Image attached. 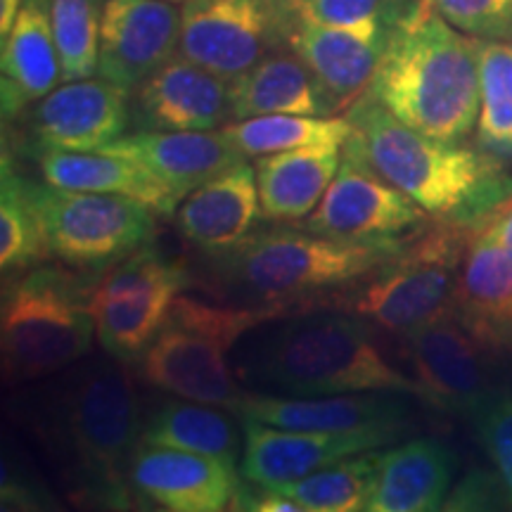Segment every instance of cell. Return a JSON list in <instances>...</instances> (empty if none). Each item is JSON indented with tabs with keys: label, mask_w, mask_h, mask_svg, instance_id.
Returning <instances> with one entry per match:
<instances>
[{
	"label": "cell",
	"mask_w": 512,
	"mask_h": 512,
	"mask_svg": "<svg viewBox=\"0 0 512 512\" xmlns=\"http://www.w3.org/2000/svg\"><path fill=\"white\" fill-rule=\"evenodd\" d=\"M15 413L46 446L81 501L128 508L131 460L143 441V408L124 363L88 354L38 380Z\"/></svg>",
	"instance_id": "6da1fadb"
},
{
	"label": "cell",
	"mask_w": 512,
	"mask_h": 512,
	"mask_svg": "<svg viewBox=\"0 0 512 512\" xmlns=\"http://www.w3.org/2000/svg\"><path fill=\"white\" fill-rule=\"evenodd\" d=\"M242 387L273 396L394 392L420 387L377 347L366 320L330 306L297 309L256 325L233 349Z\"/></svg>",
	"instance_id": "7a4b0ae2"
},
{
	"label": "cell",
	"mask_w": 512,
	"mask_h": 512,
	"mask_svg": "<svg viewBox=\"0 0 512 512\" xmlns=\"http://www.w3.org/2000/svg\"><path fill=\"white\" fill-rule=\"evenodd\" d=\"M347 117L370 164L432 221L479 228L512 197V164L484 147L425 136L368 93L351 102Z\"/></svg>",
	"instance_id": "3957f363"
},
{
	"label": "cell",
	"mask_w": 512,
	"mask_h": 512,
	"mask_svg": "<svg viewBox=\"0 0 512 512\" xmlns=\"http://www.w3.org/2000/svg\"><path fill=\"white\" fill-rule=\"evenodd\" d=\"M366 93L415 131L460 143L479 119L477 38L420 0L389 36Z\"/></svg>",
	"instance_id": "277c9868"
},
{
	"label": "cell",
	"mask_w": 512,
	"mask_h": 512,
	"mask_svg": "<svg viewBox=\"0 0 512 512\" xmlns=\"http://www.w3.org/2000/svg\"><path fill=\"white\" fill-rule=\"evenodd\" d=\"M403 245L339 240L306 228H275L266 233L256 230L226 252L202 256L211 290L221 292L230 304L297 309L363 278Z\"/></svg>",
	"instance_id": "5b68a950"
},
{
	"label": "cell",
	"mask_w": 512,
	"mask_h": 512,
	"mask_svg": "<svg viewBox=\"0 0 512 512\" xmlns=\"http://www.w3.org/2000/svg\"><path fill=\"white\" fill-rule=\"evenodd\" d=\"M287 311L290 306L214 304L178 294L140 356V377L159 392L238 413L247 392L233 370L235 344L256 325Z\"/></svg>",
	"instance_id": "8992f818"
},
{
	"label": "cell",
	"mask_w": 512,
	"mask_h": 512,
	"mask_svg": "<svg viewBox=\"0 0 512 512\" xmlns=\"http://www.w3.org/2000/svg\"><path fill=\"white\" fill-rule=\"evenodd\" d=\"M98 278L62 266L5 275L0 358L5 384H34L91 354V290Z\"/></svg>",
	"instance_id": "52a82bcc"
},
{
	"label": "cell",
	"mask_w": 512,
	"mask_h": 512,
	"mask_svg": "<svg viewBox=\"0 0 512 512\" xmlns=\"http://www.w3.org/2000/svg\"><path fill=\"white\" fill-rule=\"evenodd\" d=\"M475 230L434 221L363 278L302 306H330L375 330L411 335L453 309Z\"/></svg>",
	"instance_id": "ba28073f"
},
{
	"label": "cell",
	"mask_w": 512,
	"mask_h": 512,
	"mask_svg": "<svg viewBox=\"0 0 512 512\" xmlns=\"http://www.w3.org/2000/svg\"><path fill=\"white\" fill-rule=\"evenodd\" d=\"M50 254L64 266L98 278L136 249L155 242V211L119 195L34 183Z\"/></svg>",
	"instance_id": "9c48e42d"
},
{
	"label": "cell",
	"mask_w": 512,
	"mask_h": 512,
	"mask_svg": "<svg viewBox=\"0 0 512 512\" xmlns=\"http://www.w3.org/2000/svg\"><path fill=\"white\" fill-rule=\"evenodd\" d=\"M195 283L183 261L145 245L107 268L93 283L95 337L105 354L138 363L162 328L178 294Z\"/></svg>",
	"instance_id": "30bf717a"
},
{
	"label": "cell",
	"mask_w": 512,
	"mask_h": 512,
	"mask_svg": "<svg viewBox=\"0 0 512 512\" xmlns=\"http://www.w3.org/2000/svg\"><path fill=\"white\" fill-rule=\"evenodd\" d=\"M427 226L430 214L370 164L358 131L342 147L335 181L304 221L311 233L377 245H403Z\"/></svg>",
	"instance_id": "8fae6325"
},
{
	"label": "cell",
	"mask_w": 512,
	"mask_h": 512,
	"mask_svg": "<svg viewBox=\"0 0 512 512\" xmlns=\"http://www.w3.org/2000/svg\"><path fill=\"white\" fill-rule=\"evenodd\" d=\"M285 48L273 0H185L178 53L235 81L271 50Z\"/></svg>",
	"instance_id": "7c38bea8"
},
{
	"label": "cell",
	"mask_w": 512,
	"mask_h": 512,
	"mask_svg": "<svg viewBox=\"0 0 512 512\" xmlns=\"http://www.w3.org/2000/svg\"><path fill=\"white\" fill-rule=\"evenodd\" d=\"M401 339L420 399L430 406L470 418L494 392L486 366L489 354L463 328L453 309Z\"/></svg>",
	"instance_id": "4fadbf2b"
},
{
	"label": "cell",
	"mask_w": 512,
	"mask_h": 512,
	"mask_svg": "<svg viewBox=\"0 0 512 512\" xmlns=\"http://www.w3.org/2000/svg\"><path fill=\"white\" fill-rule=\"evenodd\" d=\"M131 91L105 79L67 81L27 117V152H100L131 126Z\"/></svg>",
	"instance_id": "5bb4252c"
},
{
	"label": "cell",
	"mask_w": 512,
	"mask_h": 512,
	"mask_svg": "<svg viewBox=\"0 0 512 512\" xmlns=\"http://www.w3.org/2000/svg\"><path fill=\"white\" fill-rule=\"evenodd\" d=\"M242 420L240 477L252 486H278L304 479L337 460L375 451L399 437L401 430H283L252 418Z\"/></svg>",
	"instance_id": "9a60e30c"
},
{
	"label": "cell",
	"mask_w": 512,
	"mask_h": 512,
	"mask_svg": "<svg viewBox=\"0 0 512 512\" xmlns=\"http://www.w3.org/2000/svg\"><path fill=\"white\" fill-rule=\"evenodd\" d=\"M181 10L171 0H105L98 76L136 91L178 55Z\"/></svg>",
	"instance_id": "2e32d148"
},
{
	"label": "cell",
	"mask_w": 512,
	"mask_h": 512,
	"mask_svg": "<svg viewBox=\"0 0 512 512\" xmlns=\"http://www.w3.org/2000/svg\"><path fill=\"white\" fill-rule=\"evenodd\" d=\"M230 121V83L181 53L131 95V124L140 131H214Z\"/></svg>",
	"instance_id": "e0dca14e"
},
{
	"label": "cell",
	"mask_w": 512,
	"mask_h": 512,
	"mask_svg": "<svg viewBox=\"0 0 512 512\" xmlns=\"http://www.w3.org/2000/svg\"><path fill=\"white\" fill-rule=\"evenodd\" d=\"M131 489L169 512H219L240 489L238 467L202 453L140 444L131 460Z\"/></svg>",
	"instance_id": "ac0fdd59"
},
{
	"label": "cell",
	"mask_w": 512,
	"mask_h": 512,
	"mask_svg": "<svg viewBox=\"0 0 512 512\" xmlns=\"http://www.w3.org/2000/svg\"><path fill=\"white\" fill-rule=\"evenodd\" d=\"M453 313L486 354L512 358V256L486 223L467 247Z\"/></svg>",
	"instance_id": "d6986e66"
},
{
	"label": "cell",
	"mask_w": 512,
	"mask_h": 512,
	"mask_svg": "<svg viewBox=\"0 0 512 512\" xmlns=\"http://www.w3.org/2000/svg\"><path fill=\"white\" fill-rule=\"evenodd\" d=\"M264 219L256 169L245 162L230 166L185 195L174 221L185 242L200 254H216L240 245Z\"/></svg>",
	"instance_id": "ffe728a7"
},
{
	"label": "cell",
	"mask_w": 512,
	"mask_h": 512,
	"mask_svg": "<svg viewBox=\"0 0 512 512\" xmlns=\"http://www.w3.org/2000/svg\"><path fill=\"white\" fill-rule=\"evenodd\" d=\"M252 418L283 430H403L406 406L394 392H356L332 396H273L247 392L238 408Z\"/></svg>",
	"instance_id": "44dd1931"
},
{
	"label": "cell",
	"mask_w": 512,
	"mask_h": 512,
	"mask_svg": "<svg viewBox=\"0 0 512 512\" xmlns=\"http://www.w3.org/2000/svg\"><path fill=\"white\" fill-rule=\"evenodd\" d=\"M100 152L133 159L162 178L183 195H188L209 178L230 166L247 162L242 152L230 145L223 131H133L114 140Z\"/></svg>",
	"instance_id": "7402d4cb"
},
{
	"label": "cell",
	"mask_w": 512,
	"mask_h": 512,
	"mask_svg": "<svg viewBox=\"0 0 512 512\" xmlns=\"http://www.w3.org/2000/svg\"><path fill=\"white\" fill-rule=\"evenodd\" d=\"M0 72L5 121L17 119L55 91L62 81V67L55 46L53 0H24L10 34L3 38Z\"/></svg>",
	"instance_id": "603a6c76"
},
{
	"label": "cell",
	"mask_w": 512,
	"mask_h": 512,
	"mask_svg": "<svg viewBox=\"0 0 512 512\" xmlns=\"http://www.w3.org/2000/svg\"><path fill=\"white\" fill-rule=\"evenodd\" d=\"M392 34L354 31L320 24H290L285 48L302 57L339 110L368 91Z\"/></svg>",
	"instance_id": "cb8c5ba5"
},
{
	"label": "cell",
	"mask_w": 512,
	"mask_h": 512,
	"mask_svg": "<svg viewBox=\"0 0 512 512\" xmlns=\"http://www.w3.org/2000/svg\"><path fill=\"white\" fill-rule=\"evenodd\" d=\"M36 159L43 181L55 188L102 192L119 195L145 204L157 216H174L178 204L185 200L183 192L140 166L133 159L112 157L105 152H69V150H38Z\"/></svg>",
	"instance_id": "d4e9b609"
},
{
	"label": "cell",
	"mask_w": 512,
	"mask_h": 512,
	"mask_svg": "<svg viewBox=\"0 0 512 512\" xmlns=\"http://www.w3.org/2000/svg\"><path fill=\"white\" fill-rule=\"evenodd\" d=\"M230 107L233 121L268 114L332 117L339 110L337 100L290 48L271 50L245 74L230 81Z\"/></svg>",
	"instance_id": "484cf974"
},
{
	"label": "cell",
	"mask_w": 512,
	"mask_h": 512,
	"mask_svg": "<svg viewBox=\"0 0 512 512\" xmlns=\"http://www.w3.org/2000/svg\"><path fill=\"white\" fill-rule=\"evenodd\" d=\"M456 453L437 439L422 437L382 451L370 512H434L444 508L456 475Z\"/></svg>",
	"instance_id": "4316f807"
},
{
	"label": "cell",
	"mask_w": 512,
	"mask_h": 512,
	"mask_svg": "<svg viewBox=\"0 0 512 512\" xmlns=\"http://www.w3.org/2000/svg\"><path fill=\"white\" fill-rule=\"evenodd\" d=\"M342 147L320 143L259 157L254 169L264 219L292 223L311 216L335 181Z\"/></svg>",
	"instance_id": "83f0119b"
},
{
	"label": "cell",
	"mask_w": 512,
	"mask_h": 512,
	"mask_svg": "<svg viewBox=\"0 0 512 512\" xmlns=\"http://www.w3.org/2000/svg\"><path fill=\"white\" fill-rule=\"evenodd\" d=\"M221 408L214 403L174 396L147 415L140 444L202 453L238 467L245 439H240L233 415Z\"/></svg>",
	"instance_id": "f1b7e54d"
},
{
	"label": "cell",
	"mask_w": 512,
	"mask_h": 512,
	"mask_svg": "<svg viewBox=\"0 0 512 512\" xmlns=\"http://www.w3.org/2000/svg\"><path fill=\"white\" fill-rule=\"evenodd\" d=\"M0 178V268L3 275H12L41 266L53 254L36 207L34 181L12 166L5 147Z\"/></svg>",
	"instance_id": "f546056e"
},
{
	"label": "cell",
	"mask_w": 512,
	"mask_h": 512,
	"mask_svg": "<svg viewBox=\"0 0 512 512\" xmlns=\"http://www.w3.org/2000/svg\"><path fill=\"white\" fill-rule=\"evenodd\" d=\"M235 150L249 157H266L275 152L297 150L320 143L344 145L356 126L344 117H309V114H268L233 121L221 128Z\"/></svg>",
	"instance_id": "4dcf8cb0"
},
{
	"label": "cell",
	"mask_w": 512,
	"mask_h": 512,
	"mask_svg": "<svg viewBox=\"0 0 512 512\" xmlns=\"http://www.w3.org/2000/svg\"><path fill=\"white\" fill-rule=\"evenodd\" d=\"M382 448L337 460L313 475L290 484L268 486L302 505L304 512H356L366 510L373 494Z\"/></svg>",
	"instance_id": "1f68e13d"
},
{
	"label": "cell",
	"mask_w": 512,
	"mask_h": 512,
	"mask_svg": "<svg viewBox=\"0 0 512 512\" xmlns=\"http://www.w3.org/2000/svg\"><path fill=\"white\" fill-rule=\"evenodd\" d=\"M477 145L512 164V41H479Z\"/></svg>",
	"instance_id": "d6a6232c"
},
{
	"label": "cell",
	"mask_w": 512,
	"mask_h": 512,
	"mask_svg": "<svg viewBox=\"0 0 512 512\" xmlns=\"http://www.w3.org/2000/svg\"><path fill=\"white\" fill-rule=\"evenodd\" d=\"M420 0H273L283 29L290 24L392 34Z\"/></svg>",
	"instance_id": "836d02e7"
},
{
	"label": "cell",
	"mask_w": 512,
	"mask_h": 512,
	"mask_svg": "<svg viewBox=\"0 0 512 512\" xmlns=\"http://www.w3.org/2000/svg\"><path fill=\"white\" fill-rule=\"evenodd\" d=\"M102 10L105 0H53V31L64 83L98 74Z\"/></svg>",
	"instance_id": "e575fe53"
},
{
	"label": "cell",
	"mask_w": 512,
	"mask_h": 512,
	"mask_svg": "<svg viewBox=\"0 0 512 512\" xmlns=\"http://www.w3.org/2000/svg\"><path fill=\"white\" fill-rule=\"evenodd\" d=\"M472 422V430L484 453L489 456L491 465L501 477L508 491L512 510V392L505 387H494L486 399L475 408V413L467 418Z\"/></svg>",
	"instance_id": "d590c367"
},
{
	"label": "cell",
	"mask_w": 512,
	"mask_h": 512,
	"mask_svg": "<svg viewBox=\"0 0 512 512\" xmlns=\"http://www.w3.org/2000/svg\"><path fill=\"white\" fill-rule=\"evenodd\" d=\"M430 5L460 34L479 41H512V0H430Z\"/></svg>",
	"instance_id": "8d00e7d4"
},
{
	"label": "cell",
	"mask_w": 512,
	"mask_h": 512,
	"mask_svg": "<svg viewBox=\"0 0 512 512\" xmlns=\"http://www.w3.org/2000/svg\"><path fill=\"white\" fill-rule=\"evenodd\" d=\"M510 508L508 491L498 472H472L448 491L441 510H501Z\"/></svg>",
	"instance_id": "74e56055"
},
{
	"label": "cell",
	"mask_w": 512,
	"mask_h": 512,
	"mask_svg": "<svg viewBox=\"0 0 512 512\" xmlns=\"http://www.w3.org/2000/svg\"><path fill=\"white\" fill-rule=\"evenodd\" d=\"M486 226H489L491 233L496 235L498 245L512 256V197L494 216H491L489 221H486Z\"/></svg>",
	"instance_id": "f35d334b"
},
{
	"label": "cell",
	"mask_w": 512,
	"mask_h": 512,
	"mask_svg": "<svg viewBox=\"0 0 512 512\" xmlns=\"http://www.w3.org/2000/svg\"><path fill=\"white\" fill-rule=\"evenodd\" d=\"M24 0H0V36H8Z\"/></svg>",
	"instance_id": "ab89813d"
},
{
	"label": "cell",
	"mask_w": 512,
	"mask_h": 512,
	"mask_svg": "<svg viewBox=\"0 0 512 512\" xmlns=\"http://www.w3.org/2000/svg\"><path fill=\"white\" fill-rule=\"evenodd\" d=\"M171 3H185V0H171Z\"/></svg>",
	"instance_id": "60d3db41"
}]
</instances>
